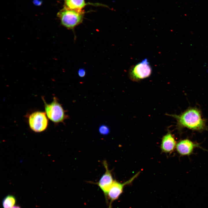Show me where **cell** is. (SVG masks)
Wrapping results in <instances>:
<instances>
[{
	"instance_id": "13",
	"label": "cell",
	"mask_w": 208,
	"mask_h": 208,
	"mask_svg": "<svg viewBox=\"0 0 208 208\" xmlns=\"http://www.w3.org/2000/svg\"><path fill=\"white\" fill-rule=\"evenodd\" d=\"M79 76L81 77H83L85 75L86 71L83 68L79 69L78 71Z\"/></svg>"
},
{
	"instance_id": "11",
	"label": "cell",
	"mask_w": 208,
	"mask_h": 208,
	"mask_svg": "<svg viewBox=\"0 0 208 208\" xmlns=\"http://www.w3.org/2000/svg\"><path fill=\"white\" fill-rule=\"evenodd\" d=\"M15 197L12 195H8L4 198L3 200V208H12L16 203Z\"/></svg>"
},
{
	"instance_id": "9",
	"label": "cell",
	"mask_w": 208,
	"mask_h": 208,
	"mask_svg": "<svg viewBox=\"0 0 208 208\" xmlns=\"http://www.w3.org/2000/svg\"><path fill=\"white\" fill-rule=\"evenodd\" d=\"M177 142L173 135L168 131L162 138L160 148L162 152L167 153H172L176 149Z\"/></svg>"
},
{
	"instance_id": "14",
	"label": "cell",
	"mask_w": 208,
	"mask_h": 208,
	"mask_svg": "<svg viewBox=\"0 0 208 208\" xmlns=\"http://www.w3.org/2000/svg\"><path fill=\"white\" fill-rule=\"evenodd\" d=\"M12 208H21V207L19 206H13Z\"/></svg>"
},
{
	"instance_id": "12",
	"label": "cell",
	"mask_w": 208,
	"mask_h": 208,
	"mask_svg": "<svg viewBox=\"0 0 208 208\" xmlns=\"http://www.w3.org/2000/svg\"><path fill=\"white\" fill-rule=\"evenodd\" d=\"M99 131L101 135H106L108 134L109 132L108 127L105 125H102L100 127Z\"/></svg>"
},
{
	"instance_id": "7",
	"label": "cell",
	"mask_w": 208,
	"mask_h": 208,
	"mask_svg": "<svg viewBox=\"0 0 208 208\" xmlns=\"http://www.w3.org/2000/svg\"><path fill=\"white\" fill-rule=\"evenodd\" d=\"M103 164L105 168V171L99 181L94 183L97 185L102 190L105 196L106 202L107 203L108 192L114 180L113 179L112 171L108 168V164L106 161H103Z\"/></svg>"
},
{
	"instance_id": "8",
	"label": "cell",
	"mask_w": 208,
	"mask_h": 208,
	"mask_svg": "<svg viewBox=\"0 0 208 208\" xmlns=\"http://www.w3.org/2000/svg\"><path fill=\"white\" fill-rule=\"evenodd\" d=\"M200 148L203 149L199 143L188 139L181 140L177 142L176 150L180 156H189L193 152L195 148Z\"/></svg>"
},
{
	"instance_id": "4",
	"label": "cell",
	"mask_w": 208,
	"mask_h": 208,
	"mask_svg": "<svg viewBox=\"0 0 208 208\" xmlns=\"http://www.w3.org/2000/svg\"><path fill=\"white\" fill-rule=\"evenodd\" d=\"M152 71L151 67L148 60L145 59L130 67L128 72L129 77L132 81L139 82L149 77Z\"/></svg>"
},
{
	"instance_id": "3",
	"label": "cell",
	"mask_w": 208,
	"mask_h": 208,
	"mask_svg": "<svg viewBox=\"0 0 208 208\" xmlns=\"http://www.w3.org/2000/svg\"><path fill=\"white\" fill-rule=\"evenodd\" d=\"M44 104L45 112L48 119L55 124L63 122L67 119L68 116L58 99L54 97L50 103H47L42 97Z\"/></svg>"
},
{
	"instance_id": "1",
	"label": "cell",
	"mask_w": 208,
	"mask_h": 208,
	"mask_svg": "<svg viewBox=\"0 0 208 208\" xmlns=\"http://www.w3.org/2000/svg\"><path fill=\"white\" fill-rule=\"evenodd\" d=\"M166 115L176 119L177 128L179 131L185 128L199 132L207 129L205 120L202 118L200 111L196 108L187 109L179 115Z\"/></svg>"
},
{
	"instance_id": "2",
	"label": "cell",
	"mask_w": 208,
	"mask_h": 208,
	"mask_svg": "<svg viewBox=\"0 0 208 208\" xmlns=\"http://www.w3.org/2000/svg\"><path fill=\"white\" fill-rule=\"evenodd\" d=\"M84 14L83 10L71 9L64 6L58 12L57 16L63 26L72 29L82 22Z\"/></svg>"
},
{
	"instance_id": "5",
	"label": "cell",
	"mask_w": 208,
	"mask_h": 208,
	"mask_svg": "<svg viewBox=\"0 0 208 208\" xmlns=\"http://www.w3.org/2000/svg\"><path fill=\"white\" fill-rule=\"evenodd\" d=\"M48 119L45 112L36 111L28 115V122L32 131L40 132L45 130L47 127Z\"/></svg>"
},
{
	"instance_id": "10",
	"label": "cell",
	"mask_w": 208,
	"mask_h": 208,
	"mask_svg": "<svg viewBox=\"0 0 208 208\" xmlns=\"http://www.w3.org/2000/svg\"><path fill=\"white\" fill-rule=\"evenodd\" d=\"M85 0H65L64 6L71 9L83 10L86 5Z\"/></svg>"
},
{
	"instance_id": "6",
	"label": "cell",
	"mask_w": 208,
	"mask_h": 208,
	"mask_svg": "<svg viewBox=\"0 0 208 208\" xmlns=\"http://www.w3.org/2000/svg\"><path fill=\"white\" fill-rule=\"evenodd\" d=\"M139 173V172L137 173L129 180L124 183L114 180L108 193L107 198L109 200L108 208H112V204L114 201L118 199L122 193L125 186L131 183L137 177Z\"/></svg>"
}]
</instances>
